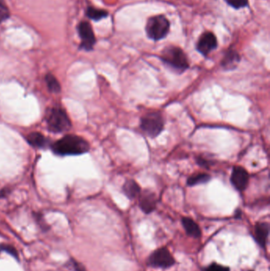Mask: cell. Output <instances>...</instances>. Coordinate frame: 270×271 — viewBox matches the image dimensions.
<instances>
[{"label":"cell","instance_id":"1","mask_svg":"<svg viewBox=\"0 0 270 271\" xmlns=\"http://www.w3.org/2000/svg\"><path fill=\"white\" fill-rule=\"evenodd\" d=\"M53 152L58 155H82L90 150V145L83 137L67 135L52 145Z\"/></svg>","mask_w":270,"mask_h":271},{"label":"cell","instance_id":"2","mask_svg":"<svg viewBox=\"0 0 270 271\" xmlns=\"http://www.w3.org/2000/svg\"><path fill=\"white\" fill-rule=\"evenodd\" d=\"M160 59L166 65L177 72L182 73L189 67V60L182 49L169 45L161 53Z\"/></svg>","mask_w":270,"mask_h":271},{"label":"cell","instance_id":"3","mask_svg":"<svg viewBox=\"0 0 270 271\" xmlns=\"http://www.w3.org/2000/svg\"><path fill=\"white\" fill-rule=\"evenodd\" d=\"M164 125V118L158 111L147 113L140 119L141 130L150 138L158 137L163 132Z\"/></svg>","mask_w":270,"mask_h":271},{"label":"cell","instance_id":"4","mask_svg":"<svg viewBox=\"0 0 270 271\" xmlns=\"http://www.w3.org/2000/svg\"><path fill=\"white\" fill-rule=\"evenodd\" d=\"M146 33L149 38L153 41H159L165 38L170 30V22L164 15L150 17L147 22Z\"/></svg>","mask_w":270,"mask_h":271},{"label":"cell","instance_id":"5","mask_svg":"<svg viewBox=\"0 0 270 271\" xmlns=\"http://www.w3.org/2000/svg\"><path fill=\"white\" fill-rule=\"evenodd\" d=\"M46 121L49 130L53 133H63L71 127L69 118L65 110L60 107H54L49 110L47 114Z\"/></svg>","mask_w":270,"mask_h":271},{"label":"cell","instance_id":"6","mask_svg":"<svg viewBox=\"0 0 270 271\" xmlns=\"http://www.w3.org/2000/svg\"><path fill=\"white\" fill-rule=\"evenodd\" d=\"M176 263L171 251L166 247H160L153 251L147 259V265L152 268L169 269Z\"/></svg>","mask_w":270,"mask_h":271},{"label":"cell","instance_id":"7","mask_svg":"<svg viewBox=\"0 0 270 271\" xmlns=\"http://www.w3.org/2000/svg\"><path fill=\"white\" fill-rule=\"evenodd\" d=\"M79 37L81 38V48L86 51H90L95 45L96 39L93 29L88 22L84 21L79 23L78 27Z\"/></svg>","mask_w":270,"mask_h":271},{"label":"cell","instance_id":"8","mask_svg":"<svg viewBox=\"0 0 270 271\" xmlns=\"http://www.w3.org/2000/svg\"><path fill=\"white\" fill-rule=\"evenodd\" d=\"M217 39L211 32H205L197 41V49L201 54L207 57L217 48Z\"/></svg>","mask_w":270,"mask_h":271},{"label":"cell","instance_id":"9","mask_svg":"<svg viewBox=\"0 0 270 271\" xmlns=\"http://www.w3.org/2000/svg\"><path fill=\"white\" fill-rule=\"evenodd\" d=\"M250 176L245 168L236 166L232 170L231 181L234 187L239 191H244L247 187Z\"/></svg>","mask_w":270,"mask_h":271},{"label":"cell","instance_id":"10","mask_svg":"<svg viewBox=\"0 0 270 271\" xmlns=\"http://www.w3.org/2000/svg\"><path fill=\"white\" fill-rule=\"evenodd\" d=\"M139 206L145 214H150L156 209L157 198L150 190L140 192L139 194Z\"/></svg>","mask_w":270,"mask_h":271},{"label":"cell","instance_id":"11","mask_svg":"<svg viewBox=\"0 0 270 271\" xmlns=\"http://www.w3.org/2000/svg\"><path fill=\"white\" fill-rule=\"evenodd\" d=\"M270 234V224L268 222H258L254 229V238L262 249L266 248Z\"/></svg>","mask_w":270,"mask_h":271},{"label":"cell","instance_id":"12","mask_svg":"<svg viewBox=\"0 0 270 271\" xmlns=\"http://www.w3.org/2000/svg\"><path fill=\"white\" fill-rule=\"evenodd\" d=\"M240 54L236 50H229L224 55V58L222 59L220 65L227 71L234 70L237 67L238 64L240 63Z\"/></svg>","mask_w":270,"mask_h":271},{"label":"cell","instance_id":"13","mask_svg":"<svg viewBox=\"0 0 270 271\" xmlns=\"http://www.w3.org/2000/svg\"><path fill=\"white\" fill-rule=\"evenodd\" d=\"M181 224H182L183 228L185 229L187 236L194 239L201 238V228L193 219L184 216L181 218Z\"/></svg>","mask_w":270,"mask_h":271},{"label":"cell","instance_id":"14","mask_svg":"<svg viewBox=\"0 0 270 271\" xmlns=\"http://www.w3.org/2000/svg\"><path fill=\"white\" fill-rule=\"evenodd\" d=\"M27 140L31 146L37 149H45L49 145V140L44 135L37 132L30 133L27 137Z\"/></svg>","mask_w":270,"mask_h":271},{"label":"cell","instance_id":"15","mask_svg":"<svg viewBox=\"0 0 270 271\" xmlns=\"http://www.w3.org/2000/svg\"><path fill=\"white\" fill-rule=\"evenodd\" d=\"M122 190L126 197L131 200L135 199L136 197H138L141 192L139 184L132 180H127L122 186Z\"/></svg>","mask_w":270,"mask_h":271},{"label":"cell","instance_id":"16","mask_svg":"<svg viewBox=\"0 0 270 271\" xmlns=\"http://www.w3.org/2000/svg\"><path fill=\"white\" fill-rule=\"evenodd\" d=\"M211 180V176L209 174L198 173L193 175L187 180V185L189 186L207 183Z\"/></svg>","mask_w":270,"mask_h":271},{"label":"cell","instance_id":"17","mask_svg":"<svg viewBox=\"0 0 270 271\" xmlns=\"http://www.w3.org/2000/svg\"><path fill=\"white\" fill-rule=\"evenodd\" d=\"M87 16L92 20L99 21L104 18H106L108 16V12L106 10H100V9L90 6L87 10Z\"/></svg>","mask_w":270,"mask_h":271},{"label":"cell","instance_id":"18","mask_svg":"<svg viewBox=\"0 0 270 271\" xmlns=\"http://www.w3.org/2000/svg\"><path fill=\"white\" fill-rule=\"evenodd\" d=\"M45 81H46L47 86L49 88V90L53 93H58L60 91V85L58 80L56 79L55 76L51 74H48L45 76Z\"/></svg>","mask_w":270,"mask_h":271},{"label":"cell","instance_id":"19","mask_svg":"<svg viewBox=\"0 0 270 271\" xmlns=\"http://www.w3.org/2000/svg\"><path fill=\"white\" fill-rule=\"evenodd\" d=\"M2 251L8 253L10 255L14 257L15 259H19V252H18L15 247H13L12 245L1 243L0 244V252H2Z\"/></svg>","mask_w":270,"mask_h":271},{"label":"cell","instance_id":"20","mask_svg":"<svg viewBox=\"0 0 270 271\" xmlns=\"http://www.w3.org/2000/svg\"><path fill=\"white\" fill-rule=\"evenodd\" d=\"M202 271H231V269H230V267H226V266L212 263L208 267H204Z\"/></svg>","mask_w":270,"mask_h":271},{"label":"cell","instance_id":"21","mask_svg":"<svg viewBox=\"0 0 270 271\" xmlns=\"http://www.w3.org/2000/svg\"><path fill=\"white\" fill-rule=\"evenodd\" d=\"M228 5L235 9H241L248 6V0H224Z\"/></svg>","mask_w":270,"mask_h":271},{"label":"cell","instance_id":"22","mask_svg":"<svg viewBox=\"0 0 270 271\" xmlns=\"http://www.w3.org/2000/svg\"><path fill=\"white\" fill-rule=\"evenodd\" d=\"M9 17H10V11L8 7L2 1H0V23L4 22L8 19Z\"/></svg>","mask_w":270,"mask_h":271},{"label":"cell","instance_id":"23","mask_svg":"<svg viewBox=\"0 0 270 271\" xmlns=\"http://www.w3.org/2000/svg\"><path fill=\"white\" fill-rule=\"evenodd\" d=\"M71 263H72V267H73L75 271H87L84 266L78 263V262L75 261L73 259L71 260Z\"/></svg>","mask_w":270,"mask_h":271},{"label":"cell","instance_id":"24","mask_svg":"<svg viewBox=\"0 0 270 271\" xmlns=\"http://www.w3.org/2000/svg\"><path fill=\"white\" fill-rule=\"evenodd\" d=\"M197 163L200 166H201V167H205V168H209V167H210V162L206 160V159H203V158H201V157H199L197 159Z\"/></svg>","mask_w":270,"mask_h":271}]
</instances>
